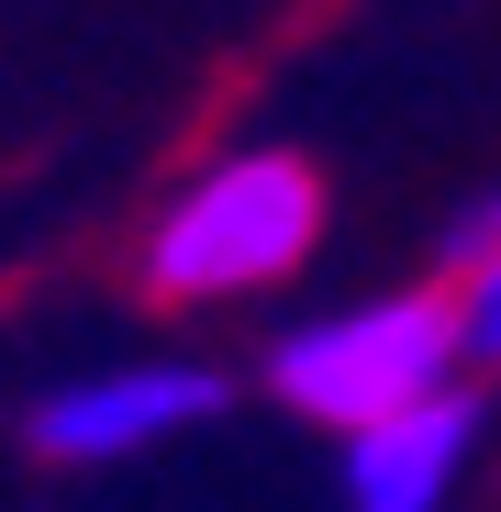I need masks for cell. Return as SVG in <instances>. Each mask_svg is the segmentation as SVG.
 Listing matches in <instances>:
<instances>
[{
    "mask_svg": "<svg viewBox=\"0 0 501 512\" xmlns=\"http://www.w3.org/2000/svg\"><path fill=\"white\" fill-rule=\"evenodd\" d=\"M323 234V179L301 156L257 145V156H223L212 179L179 190V212L156 223L145 245V290L156 301H223V290H268L290 279Z\"/></svg>",
    "mask_w": 501,
    "mask_h": 512,
    "instance_id": "cell-1",
    "label": "cell"
},
{
    "mask_svg": "<svg viewBox=\"0 0 501 512\" xmlns=\"http://www.w3.org/2000/svg\"><path fill=\"white\" fill-rule=\"evenodd\" d=\"M468 357V334H457V290H390L368 312H334V323H301L268 346V390L312 423H368L390 401H424L446 390Z\"/></svg>",
    "mask_w": 501,
    "mask_h": 512,
    "instance_id": "cell-2",
    "label": "cell"
},
{
    "mask_svg": "<svg viewBox=\"0 0 501 512\" xmlns=\"http://www.w3.org/2000/svg\"><path fill=\"white\" fill-rule=\"evenodd\" d=\"M468 446H479V401L457 379L346 423V512H446Z\"/></svg>",
    "mask_w": 501,
    "mask_h": 512,
    "instance_id": "cell-3",
    "label": "cell"
},
{
    "mask_svg": "<svg viewBox=\"0 0 501 512\" xmlns=\"http://www.w3.org/2000/svg\"><path fill=\"white\" fill-rule=\"evenodd\" d=\"M223 401L212 368H112V379H67L34 401V446L67 457V468H101V457H134L156 435H179Z\"/></svg>",
    "mask_w": 501,
    "mask_h": 512,
    "instance_id": "cell-4",
    "label": "cell"
},
{
    "mask_svg": "<svg viewBox=\"0 0 501 512\" xmlns=\"http://www.w3.org/2000/svg\"><path fill=\"white\" fill-rule=\"evenodd\" d=\"M457 334H468V357H501V256H479L457 279Z\"/></svg>",
    "mask_w": 501,
    "mask_h": 512,
    "instance_id": "cell-5",
    "label": "cell"
},
{
    "mask_svg": "<svg viewBox=\"0 0 501 512\" xmlns=\"http://www.w3.org/2000/svg\"><path fill=\"white\" fill-rule=\"evenodd\" d=\"M479 256H501V190H490V201H479L468 223H446V268H457V279L479 268Z\"/></svg>",
    "mask_w": 501,
    "mask_h": 512,
    "instance_id": "cell-6",
    "label": "cell"
}]
</instances>
